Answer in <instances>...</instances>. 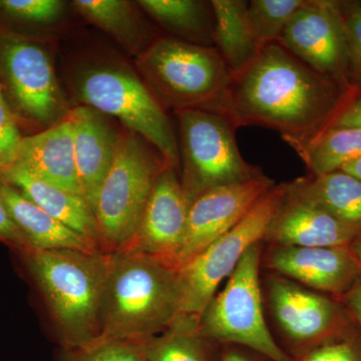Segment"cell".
<instances>
[{"mask_svg":"<svg viewBox=\"0 0 361 361\" xmlns=\"http://www.w3.org/2000/svg\"><path fill=\"white\" fill-rule=\"evenodd\" d=\"M353 92L272 42L231 75L222 115L237 128L258 126L282 139H308L329 127Z\"/></svg>","mask_w":361,"mask_h":361,"instance_id":"1","label":"cell"},{"mask_svg":"<svg viewBox=\"0 0 361 361\" xmlns=\"http://www.w3.org/2000/svg\"><path fill=\"white\" fill-rule=\"evenodd\" d=\"M110 254L99 341L145 344L165 334L180 315L178 271L141 252Z\"/></svg>","mask_w":361,"mask_h":361,"instance_id":"2","label":"cell"},{"mask_svg":"<svg viewBox=\"0 0 361 361\" xmlns=\"http://www.w3.org/2000/svg\"><path fill=\"white\" fill-rule=\"evenodd\" d=\"M23 254L66 349L99 341L111 254L33 248Z\"/></svg>","mask_w":361,"mask_h":361,"instance_id":"3","label":"cell"},{"mask_svg":"<svg viewBox=\"0 0 361 361\" xmlns=\"http://www.w3.org/2000/svg\"><path fill=\"white\" fill-rule=\"evenodd\" d=\"M137 66L164 110L222 115L231 73L215 47L161 37L137 54Z\"/></svg>","mask_w":361,"mask_h":361,"instance_id":"4","label":"cell"},{"mask_svg":"<svg viewBox=\"0 0 361 361\" xmlns=\"http://www.w3.org/2000/svg\"><path fill=\"white\" fill-rule=\"evenodd\" d=\"M140 135L122 133L111 170L99 188L94 207L106 253L122 250L134 237L157 176L164 166Z\"/></svg>","mask_w":361,"mask_h":361,"instance_id":"5","label":"cell"},{"mask_svg":"<svg viewBox=\"0 0 361 361\" xmlns=\"http://www.w3.org/2000/svg\"><path fill=\"white\" fill-rule=\"evenodd\" d=\"M180 123L183 190L191 202L214 188L264 176L244 160L237 146V127L214 111H175Z\"/></svg>","mask_w":361,"mask_h":361,"instance_id":"6","label":"cell"},{"mask_svg":"<svg viewBox=\"0 0 361 361\" xmlns=\"http://www.w3.org/2000/svg\"><path fill=\"white\" fill-rule=\"evenodd\" d=\"M284 184L274 186L238 224L178 269L183 319L199 323L201 315L252 245L265 239L285 196ZM179 318V319H180Z\"/></svg>","mask_w":361,"mask_h":361,"instance_id":"7","label":"cell"},{"mask_svg":"<svg viewBox=\"0 0 361 361\" xmlns=\"http://www.w3.org/2000/svg\"><path fill=\"white\" fill-rule=\"evenodd\" d=\"M261 254L262 242L244 253L224 289L204 310L198 332L208 341L246 346L271 361H294L279 348L266 324L259 283Z\"/></svg>","mask_w":361,"mask_h":361,"instance_id":"8","label":"cell"},{"mask_svg":"<svg viewBox=\"0 0 361 361\" xmlns=\"http://www.w3.org/2000/svg\"><path fill=\"white\" fill-rule=\"evenodd\" d=\"M80 94L87 106L115 116L153 145L167 165H179V149L170 121L139 78L123 68H94L82 75Z\"/></svg>","mask_w":361,"mask_h":361,"instance_id":"9","label":"cell"},{"mask_svg":"<svg viewBox=\"0 0 361 361\" xmlns=\"http://www.w3.org/2000/svg\"><path fill=\"white\" fill-rule=\"evenodd\" d=\"M279 44L311 68L348 90L349 51L338 0H304Z\"/></svg>","mask_w":361,"mask_h":361,"instance_id":"10","label":"cell"},{"mask_svg":"<svg viewBox=\"0 0 361 361\" xmlns=\"http://www.w3.org/2000/svg\"><path fill=\"white\" fill-rule=\"evenodd\" d=\"M0 65L20 111L39 123L59 122L65 104L51 59L42 47L6 37L0 47Z\"/></svg>","mask_w":361,"mask_h":361,"instance_id":"11","label":"cell"},{"mask_svg":"<svg viewBox=\"0 0 361 361\" xmlns=\"http://www.w3.org/2000/svg\"><path fill=\"white\" fill-rule=\"evenodd\" d=\"M275 186L266 176L214 188L191 202L184 245L177 270L216 240L233 229Z\"/></svg>","mask_w":361,"mask_h":361,"instance_id":"12","label":"cell"},{"mask_svg":"<svg viewBox=\"0 0 361 361\" xmlns=\"http://www.w3.org/2000/svg\"><path fill=\"white\" fill-rule=\"evenodd\" d=\"M189 207L175 168L164 166L157 176L139 227L122 250L141 252L177 270L186 237Z\"/></svg>","mask_w":361,"mask_h":361,"instance_id":"13","label":"cell"},{"mask_svg":"<svg viewBox=\"0 0 361 361\" xmlns=\"http://www.w3.org/2000/svg\"><path fill=\"white\" fill-rule=\"evenodd\" d=\"M266 262L283 276L339 301L361 278V265L350 246H274Z\"/></svg>","mask_w":361,"mask_h":361,"instance_id":"14","label":"cell"},{"mask_svg":"<svg viewBox=\"0 0 361 361\" xmlns=\"http://www.w3.org/2000/svg\"><path fill=\"white\" fill-rule=\"evenodd\" d=\"M269 298L278 324L304 348L331 336L349 319L341 301L284 278L271 280Z\"/></svg>","mask_w":361,"mask_h":361,"instance_id":"15","label":"cell"},{"mask_svg":"<svg viewBox=\"0 0 361 361\" xmlns=\"http://www.w3.org/2000/svg\"><path fill=\"white\" fill-rule=\"evenodd\" d=\"M285 196L264 240L274 246H350L358 236L353 228L332 217L285 183Z\"/></svg>","mask_w":361,"mask_h":361,"instance_id":"16","label":"cell"},{"mask_svg":"<svg viewBox=\"0 0 361 361\" xmlns=\"http://www.w3.org/2000/svg\"><path fill=\"white\" fill-rule=\"evenodd\" d=\"M104 114L87 106L66 114L73 130V151L82 197L94 212L99 188L115 161L120 134L104 120Z\"/></svg>","mask_w":361,"mask_h":361,"instance_id":"17","label":"cell"},{"mask_svg":"<svg viewBox=\"0 0 361 361\" xmlns=\"http://www.w3.org/2000/svg\"><path fill=\"white\" fill-rule=\"evenodd\" d=\"M16 164L44 182L82 195L73 130L66 116L44 132L23 137Z\"/></svg>","mask_w":361,"mask_h":361,"instance_id":"18","label":"cell"},{"mask_svg":"<svg viewBox=\"0 0 361 361\" xmlns=\"http://www.w3.org/2000/svg\"><path fill=\"white\" fill-rule=\"evenodd\" d=\"M0 179L16 188L44 212L82 235L104 251L96 217L82 195L44 182L20 164L0 172Z\"/></svg>","mask_w":361,"mask_h":361,"instance_id":"19","label":"cell"},{"mask_svg":"<svg viewBox=\"0 0 361 361\" xmlns=\"http://www.w3.org/2000/svg\"><path fill=\"white\" fill-rule=\"evenodd\" d=\"M0 193L14 222L32 248L85 253L104 252L89 239L44 212L16 188L1 179Z\"/></svg>","mask_w":361,"mask_h":361,"instance_id":"20","label":"cell"},{"mask_svg":"<svg viewBox=\"0 0 361 361\" xmlns=\"http://www.w3.org/2000/svg\"><path fill=\"white\" fill-rule=\"evenodd\" d=\"M298 193L361 234V180L338 170L290 182Z\"/></svg>","mask_w":361,"mask_h":361,"instance_id":"21","label":"cell"},{"mask_svg":"<svg viewBox=\"0 0 361 361\" xmlns=\"http://www.w3.org/2000/svg\"><path fill=\"white\" fill-rule=\"evenodd\" d=\"M213 42L231 75L243 71L260 51L246 23L248 2L213 0Z\"/></svg>","mask_w":361,"mask_h":361,"instance_id":"22","label":"cell"},{"mask_svg":"<svg viewBox=\"0 0 361 361\" xmlns=\"http://www.w3.org/2000/svg\"><path fill=\"white\" fill-rule=\"evenodd\" d=\"M311 175L319 176L341 170L361 158V128H329L308 139L284 137Z\"/></svg>","mask_w":361,"mask_h":361,"instance_id":"23","label":"cell"},{"mask_svg":"<svg viewBox=\"0 0 361 361\" xmlns=\"http://www.w3.org/2000/svg\"><path fill=\"white\" fill-rule=\"evenodd\" d=\"M137 4L169 32L192 44L213 47L214 13L210 2L141 0Z\"/></svg>","mask_w":361,"mask_h":361,"instance_id":"24","label":"cell"},{"mask_svg":"<svg viewBox=\"0 0 361 361\" xmlns=\"http://www.w3.org/2000/svg\"><path fill=\"white\" fill-rule=\"evenodd\" d=\"M198 324L178 319L165 334L144 344L146 361H215L208 339L198 332Z\"/></svg>","mask_w":361,"mask_h":361,"instance_id":"25","label":"cell"},{"mask_svg":"<svg viewBox=\"0 0 361 361\" xmlns=\"http://www.w3.org/2000/svg\"><path fill=\"white\" fill-rule=\"evenodd\" d=\"M73 6L85 20L108 32L127 49H137L141 30L134 9L125 0H77Z\"/></svg>","mask_w":361,"mask_h":361,"instance_id":"26","label":"cell"},{"mask_svg":"<svg viewBox=\"0 0 361 361\" xmlns=\"http://www.w3.org/2000/svg\"><path fill=\"white\" fill-rule=\"evenodd\" d=\"M304 0H252L246 11V23L260 49L279 42L285 27Z\"/></svg>","mask_w":361,"mask_h":361,"instance_id":"27","label":"cell"},{"mask_svg":"<svg viewBox=\"0 0 361 361\" xmlns=\"http://www.w3.org/2000/svg\"><path fill=\"white\" fill-rule=\"evenodd\" d=\"M294 361H361V329L349 316L341 329L304 348Z\"/></svg>","mask_w":361,"mask_h":361,"instance_id":"28","label":"cell"},{"mask_svg":"<svg viewBox=\"0 0 361 361\" xmlns=\"http://www.w3.org/2000/svg\"><path fill=\"white\" fill-rule=\"evenodd\" d=\"M66 361H146V356L144 344L110 339L71 351Z\"/></svg>","mask_w":361,"mask_h":361,"instance_id":"29","label":"cell"},{"mask_svg":"<svg viewBox=\"0 0 361 361\" xmlns=\"http://www.w3.org/2000/svg\"><path fill=\"white\" fill-rule=\"evenodd\" d=\"M349 51V85L361 87V4L341 1Z\"/></svg>","mask_w":361,"mask_h":361,"instance_id":"30","label":"cell"},{"mask_svg":"<svg viewBox=\"0 0 361 361\" xmlns=\"http://www.w3.org/2000/svg\"><path fill=\"white\" fill-rule=\"evenodd\" d=\"M0 8L16 20L49 23L61 16L63 2L59 0H1Z\"/></svg>","mask_w":361,"mask_h":361,"instance_id":"31","label":"cell"},{"mask_svg":"<svg viewBox=\"0 0 361 361\" xmlns=\"http://www.w3.org/2000/svg\"><path fill=\"white\" fill-rule=\"evenodd\" d=\"M23 137L13 111L0 90V172L16 165Z\"/></svg>","mask_w":361,"mask_h":361,"instance_id":"32","label":"cell"},{"mask_svg":"<svg viewBox=\"0 0 361 361\" xmlns=\"http://www.w3.org/2000/svg\"><path fill=\"white\" fill-rule=\"evenodd\" d=\"M0 241L16 247L21 253L32 248L16 224L0 193Z\"/></svg>","mask_w":361,"mask_h":361,"instance_id":"33","label":"cell"},{"mask_svg":"<svg viewBox=\"0 0 361 361\" xmlns=\"http://www.w3.org/2000/svg\"><path fill=\"white\" fill-rule=\"evenodd\" d=\"M329 128H361V87L353 90Z\"/></svg>","mask_w":361,"mask_h":361,"instance_id":"34","label":"cell"},{"mask_svg":"<svg viewBox=\"0 0 361 361\" xmlns=\"http://www.w3.org/2000/svg\"><path fill=\"white\" fill-rule=\"evenodd\" d=\"M341 302L361 329V278L353 289L341 299Z\"/></svg>","mask_w":361,"mask_h":361,"instance_id":"35","label":"cell"},{"mask_svg":"<svg viewBox=\"0 0 361 361\" xmlns=\"http://www.w3.org/2000/svg\"><path fill=\"white\" fill-rule=\"evenodd\" d=\"M341 170L348 173L349 175L353 176L356 179L361 180V158L358 159V160L346 164Z\"/></svg>","mask_w":361,"mask_h":361,"instance_id":"36","label":"cell"},{"mask_svg":"<svg viewBox=\"0 0 361 361\" xmlns=\"http://www.w3.org/2000/svg\"><path fill=\"white\" fill-rule=\"evenodd\" d=\"M219 361H256L245 353H239V351L230 350L225 353L220 358Z\"/></svg>","mask_w":361,"mask_h":361,"instance_id":"37","label":"cell"},{"mask_svg":"<svg viewBox=\"0 0 361 361\" xmlns=\"http://www.w3.org/2000/svg\"><path fill=\"white\" fill-rule=\"evenodd\" d=\"M350 248L355 254L356 258L360 261L361 265V234L358 235L355 241L351 243Z\"/></svg>","mask_w":361,"mask_h":361,"instance_id":"38","label":"cell"}]
</instances>
